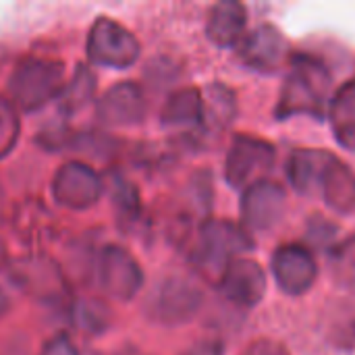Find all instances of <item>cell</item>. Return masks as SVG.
Listing matches in <instances>:
<instances>
[{"instance_id": "obj_12", "label": "cell", "mask_w": 355, "mask_h": 355, "mask_svg": "<svg viewBox=\"0 0 355 355\" xmlns=\"http://www.w3.org/2000/svg\"><path fill=\"white\" fill-rule=\"evenodd\" d=\"M243 355H289V352H287L281 343H275V341L264 339V341L252 343V345L245 349V354Z\"/></svg>"}, {"instance_id": "obj_3", "label": "cell", "mask_w": 355, "mask_h": 355, "mask_svg": "<svg viewBox=\"0 0 355 355\" xmlns=\"http://www.w3.org/2000/svg\"><path fill=\"white\" fill-rule=\"evenodd\" d=\"M275 164V148L258 137L241 135L231 146L227 158V179L233 187H252L264 181Z\"/></svg>"}, {"instance_id": "obj_4", "label": "cell", "mask_w": 355, "mask_h": 355, "mask_svg": "<svg viewBox=\"0 0 355 355\" xmlns=\"http://www.w3.org/2000/svg\"><path fill=\"white\" fill-rule=\"evenodd\" d=\"M272 275L285 293L302 295L314 285L318 264L304 245H283L272 256Z\"/></svg>"}, {"instance_id": "obj_7", "label": "cell", "mask_w": 355, "mask_h": 355, "mask_svg": "<svg viewBox=\"0 0 355 355\" xmlns=\"http://www.w3.org/2000/svg\"><path fill=\"white\" fill-rule=\"evenodd\" d=\"M239 54L250 67L270 73L281 67L287 54V46L283 35L275 27L262 25L254 29L250 35H245V40L239 46Z\"/></svg>"}, {"instance_id": "obj_11", "label": "cell", "mask_w": 355, "mask_h": 355, "mask_svg": "<svg viewBox=\"0 0 355 355\" xmlns=\"http://www.w3.org/2000/svg\"><path fill=\"white\" fill-rule=\"evenodd\" d=\"M331 268L341 285L355 287V235L347 237L331 258Z\"/></svg>"}, {"instance_id": "obj_10", "label": "cell", "mask_w": 355, "mask_h": 355, "mask_svg": "<svg viewBox=\"0 0 355 355\" xmlns=\"http://www.w3.org/2000/svg\"><path fill=\"white\" fill-rule=\"evenodd\" d=\"M245 27V8L239 2H223L212 10L208 33L220 46L239 42Z\"/></svg>"}, {"instance_id": "obj_5", "label": "cell", "mask_w": 355, "mask_h": 355, "mask_svg": "<svg viewBox=\"0 0 355 355\" xmlns=\"http://www.w3.org/2000/svg\"><path fill=\"white\" fill-rule=\"evenodd\" d=\"M287 208V191L283 185L272 183L268 179L254 183L245 189L241 212L248 227L256 231H268L272 229L285 214Z\"/></svg>"}, {"instance_id": "obj_6", "label": "cell", "mask_w": 355, "mask_h": 355, "mask_svg": "<svg viewBox=\"0 0 355 355\" xmlns=\"http://www.w3.org/2000/svg\"><path fill=\"white\" fill-rule=\"evenodd\" d=\"M223 291L233 304L254 308L266 293V275L252 260H235L223 275Z\"/></svg>"}, {"instance_id": "obj_1", "label": "cell", "mask_w": 355, "mask_h": 355, "mask_svg": "<svg viewBox=\"0 0 355 355\" xmlns=\"http://www.w3.org/2000/svg\"><path fill=\"white\" fill-rule=\"evenodd\" d=\"M291 185L308 196L318 198L341 214L355 210V175L335 154L324 150H295L287 164Z\"/></svg>"}, {"instance_id": "obj_8", "label": "cell", "mask_w": 355, "mask_h": 355, "mask_svg": "<svg viewBox=\"0 0 355 355\" xmlns=\"http://www.w3.org/2000/svg\"><path fill=\"white\" fill-rule=\"evenodd\" d=\"M250 248V239L231 223H212L204 231V243H202V256L204 264L210 268H229L233 254Z\"/></svg>"}, {"instance_id": "obj_9", "label": "cell", "mask_w": 355, "mask_h": 355, "mask_svg": "<svg viewBox=\"0 0 355 355\" xmlns=\"http://www.w3.org/2000/svg\"><path fill=\"white\" fill-rule=\"evenodd\" d=\"M329 119L337 141L347 150H355V79L341 85L331 98Z\"/></svg>"}, {"instance_id": "obj_2", "label": "cell", "mask_w": 355, "mask_h": 355, "mask_svg": "<svg viewBox=\"0 0 355 355\" xmlns=\"http://www.w3.org/2000/svg\"><path fill=\"white\" fill-rule=\"evenodd\" d=\"M331 75L324 64L312 56H295L285 79L277 114L281 119L291 114H324L331 98Z\"/></svg>"}, {"instance_id": "obj_13", "label": "cell", "mask_w": 355, "mask_h": 355, "mask_svg": "<svg viewBox=\"0 0 355 355\" xmlns=\"http://www.w3.org/2000/svg\"><path fill=\"white\" fill-rule=\"evenodd\" d=\"M196 355H220V349L218 347H200V352H196Z\"/></svg>"}]
</instances>
